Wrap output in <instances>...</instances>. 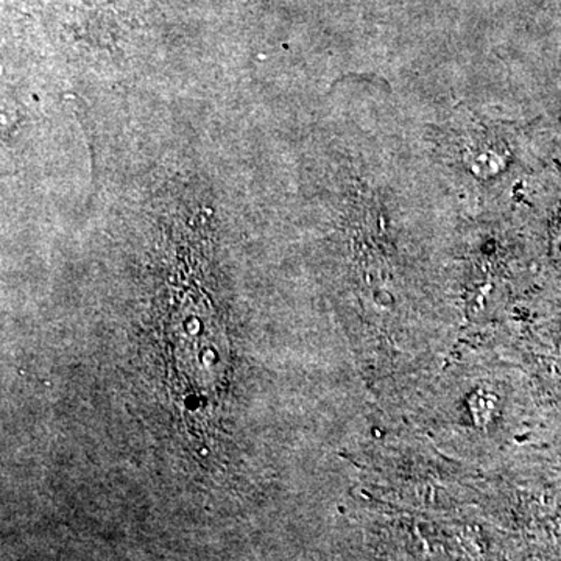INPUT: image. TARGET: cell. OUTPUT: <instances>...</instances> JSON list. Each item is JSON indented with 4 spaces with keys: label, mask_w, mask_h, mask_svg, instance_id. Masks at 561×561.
I'll return each mask as SVG.
<instances>
[{
    "label": "cell",
    "mask_w": 561,
    "mask_h": 561,
    "mask_svg": "<svg viewBox=\"0 0 561 561\" xmlns=\"http://www.w3.org/2000/svg\"><path fill=\"white\" fill-rule=\"evenodd\" d=\"M443 371L421 412V426L443 451L482 461L507 451L516 432L511 362L468 354Z\"/></svg>",
    "instance_id": "1"
}]
</instances>
